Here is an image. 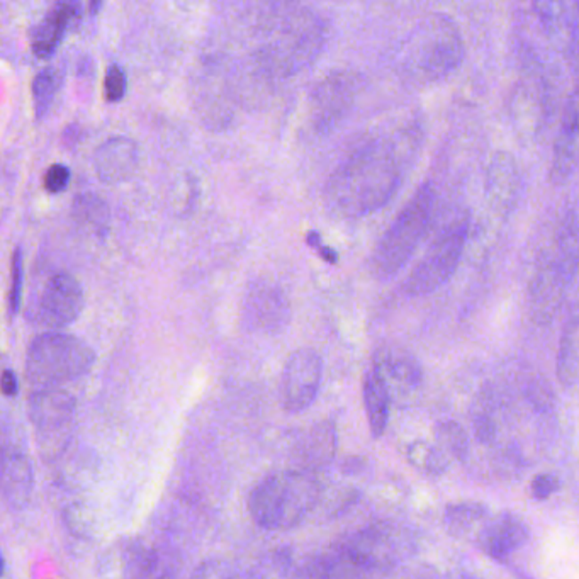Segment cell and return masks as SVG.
<instances>
[{
    "label": "cell",
    "instance_id": "obj_1",
    "mask_svg": "<svg viewBox=\"0 0 579 579\" xmlns=\"http://www.w3.org/2000/svg\"><path fill=\"white\" fill-rule=\"evenodd\" d=\"M326 20L299 4H269L254 12L245 54L233 77L241 92L267 91L277 80L306 70L323 52Z\"/></svg>",
    "mask_w": 579,
    "mask_h": 579
},
{
    "label": "cell",
    "instance_id": "obj_2",
    "mask_svg": "<svg viewBox=\"0 0 579 579\" xmlns=\"http://www.w3.org/2000/svg\"><path fill=\"white\" fill-rule=\"evenodd\" d=\"M406 142L374 138L354 150L326 181L323 202L335 219H357L382 209L398 192Z\"/></svg>",
    "mask_w": 579,
    "mask_h": 579
},
{
    "label": "cell",
    "instance_id": "obj_3",
    "mask_svg": "<svg viewBox=\"0 0 579 579\" xmlns=\"http://www.w3.org/2000/svg\"><path fill=\"white\" fill-rule=\"evenodd\" d=\"M466 56L459 24L451 16L432 12L420 19L399 43L395 65L413 86H432L453 75Z\"/></svg>",
    "mask_w": 579,
    "mask_h": 579
},
{
    "label": "cell",
    "instance_id": "obj_4",
    "mask_svg": "<svg viewBox=\"0 0 579 579\" xmlns=\"http://www.w3.org/2000/svg\"><path fill=\"white\" fill-rule=\"evenodd\" d=\"M322 486L314 472L281 471L258 483L249 496V513L265 530H290L316 508Z\"/></svg>",
    "mask_w": 579,
    "mask_h": 579
},
{
    "label": "cell",
    "instance_id": "obj_5",
    "mask_svg": "<svg viewBox=\"0 0 579 579\" xmlns=\"http://www.w3.org/2000/svg\"><path fill=\"white\" fill-rule=\"evenodd\" d=\"M436 206L432 182H423L386 230L371 257V272L378 281H389L403 271L427 235Z\"/></svg>",
    "mask_w": 579,
    "mask_h": 579
},
{
    "label": "cell",
    "instance_id": "obj_6",
    "mask_svg": "<svg viewBox=\"0 0 579 579\" xmlns=\"http://www.w3.org/2000/svg\"><path fill=\"white\" fill-rule=\"evenodd\" d=\"M95 354L80 338L48 331L37 337L28 348L26 378L37 389L60 387L91 371Z\"/></svg>",
    "mask_w": 579,
    "mask_h": 579
},
{
    "label": "cell",
    "instance_id": "obj_7",
    "mask_svg": "<svg viewBox=\"0 0 579 579\" xmlns=\"http://www.w3.org/2000/svg\"><path fill=\"white\" fill-rule=\"evenodd\" d=\"M469 238V221L461 217L453 221L421 257L403 282L406 296L421 298L440 290L457 271Z\"/></svg>",
    "mask_w": 579,
    "mask_h": 579
},
{
    "label": "cell",
    "instance_id": "obj_8",
    "mask_svg": "<svg viewBox=\"0 0 579 579\" xmlns=\"http://www.w3.org/2000/svg\"><path fill=\"white\" fill-rule=\"evenodd\" d=\"M359 82L350 72L328 73L309 94V126L316 135H326L338 126L354 108Z\"/></svg>",
    "mask_w": 579,
    "mask_h": 579
},
{
    "label": "cell",
    "instance_id": "obj_9",
    "mask_svg": "<svg viewBox=\"0 0 579 579\" xmlns=\"http://www.w3.org/2000/svg\"><path fill=\"white\" fill-rule=\"evenodd\" d=\"M576 272L567 267L554 250L539 258V267L530 282L528 306L535 323H550L562 306L567 290L575 284Z\"/></svg>",
    "mask_w": 579,
    "mask_h": 579
},
{
    "label": "cell",
    "instance_id": "obj_10",
    "mask_svg": "<svg viewBox=\"0 0 579 579\" xmlns=\"http://www.w3.org/2000/svg\"><path fill=\"white\" fill-rule=\"evenodd\" d=\"M323 379L322 355L309 347L298 348L284 363L281 395L282 404L290 413L308 410L320 393Z\"/></svg>",
    "mask_w": 579,
    "mask_h": 579
},
{
    "label": "cell",
    "instance_id": "obj_11",
    "mask_svg": "<svg viewBox=\"0 0 579 579\" xmlns=\"http://www.w3.org/2000/svg\"><path fill=\"white\" fill-rule=\"evenodd\" d=\"M290 301L286 290L272 281H257L243 299L241 320L250 331L277 335L290 322Z\"/></svg>",
    "mask_w": 579,
    "mask_h": 579
},
{
    "label": "cell",
    "instance_id": "obj_12",
    "mask_svg": "<svg viewBox=\"0 0 579 579\" xmlns=\"http://www.w3.org/2000/svg\"><path fill=\"white\" fill-rule=\"evenodd\" d=\"M84 309L80 282L67 272H56L43 286L33 309V322L46 328H63L73 323Z\"/></svg>",
    "mask_w": 579,
    "mask_h": 579
},
{
    "label": "cell",
    "instance_id": "obj_13",
    "mask_svg": "<svg viewBox=\"0 0 579 579\" xmlns=\"http://www.w3.org/2000/svg\"><path fill=\"white\" fill-rule=\"evenodd\" d=\"M337 550L380 575H386L396 564L399 556L398 541L389 528L376 526L352 534Z\"/></svg>",
    "mask_w": 579,
    "mask_h": 579
},
{
    "label": "cell",
    "instance_id": "obj_14",
    "mask_svg": "<svg viewBox=\"0 0 579 579\" xmlns=\"http://www.w3.org/2000/svg\"><path fill=\"white\" fill-rule=\"evenodd\" d=\"M578 163V94L567 97L562 109L561 123L554 142V155L549 170V182L556 187L566 185L576 172Z\"/></svg>",
    "mask_w": 579,
    "mask_h": 579
},
{
    "label": "cell",
    "instance_id": "obj_15",
    "mask_svg": "<svg viewBox=\"0 0 579 579\" xmlns=\"http://www.w3.org/2000/svg\"><path fill=\"white\" fill-rule=\"evenodd\" d=\"M486 200L494 213L508 216L522 194V175L518 163L508 151H496L486 170Z\"/></svg>",
    "mask_w": 579,
    "mask_h": 579
},
{
    "label": "cell",
    "instance_id": "obj_16",
    "mask_svg": "<svg viewBox=\"0 0 579 579\" xmlns=\"http://www.w3.org/2000/svg\"><path fill=\"white\" fill-rule=\"evenodd\" d=\"M528 539V526L524 520L511 513L489 515L485 524L477 530L474 543L493 559H507L520 549Z\"/></svg>",
    "mask_w": 579,
    "mask_h": 579
},
{
    "label": "cell",
    "instance_id": "obj_17",
    "mask_svg": "<svg viewBox=\"0 0 579 579\" xmlns=\"http://www.w3.org/2000/svg\"><path fill=\"white\" fill-rule=\"evenodd\" d=\"M140 162L138 146L126 136L109 138L94 155L95 174L104 183H123L129 181Z\"/></svg>",
    "mask_w": 579,
    "mask_h": 579
},
{
    "label": "cell",
    "instance_id": "obj_18",
    "mask_svg": "<svg viewBox=\"0 0 579 579\" xmlns=\"http://www.w3.org/2000/svg\"><path fill=\"white\" fill-rule=\"evenodd\" d=\"M35 488V474L29 459L19 451L9 449L0 455V493L11 510L28 507Z\"/></svg>",
    "mask_w": 579,
    "mask_h": 579
},
{
    "label": "cell",
    "instance_id": "obj_19",
    "mask_svg": "<svg viewBox=\"0 0 579 579\" xmlns=\"http://www.w3.org/2000/svg\"><path fill=\"white\" fill-rule=\"evenodd\" d=\"M75 415V399L61 387L37 389L29 399V418L39 432H60L70 425Z\"/></svg>",
    "mask_w": 579,
    "mask_h": 579
},
{
    "label": "cell",
    "instance_id": "obj_20",
    "mask_svg": "<svg viewBox=\"0 0 579 579\" xmlns=\"http://www.w3.org/2000/svg\"><path fill=\"white\" fill-rule=\"evenodd\" d=\"M82 5L77 2L54 4L33 33V52L37 58H50L61 45L73 22L80 18Z\"/></svg>",
    "mask_w": 579,
    "mask_h": 579
},
{
    "label": "cell",
    "instance_id": "obj_21",
    "mask_svg": "<svg viewBox=\"0 0 579 579\" xmlns=\"http://www.w3.org/2000/svg\"><path fill=\"white\" fill-rule=\"evenodd\" d=\"M550 87L542 72H535L517 87L513 101L515 121L520 123L526 131H537L549 109Z\"/></svg>",
    "mask_w": 579,
    "mask_h": 579
},
{
    "label": "cell",
    "instance_id": "obj_22",
    "mask_svg": "<svg viewBox=\"0 0 579 579\" xmlns=\"http://www.w3.org/2000/svg\"><path fill=\"white\" fill-rule=\"evenodd\" d=\"M363 408L369 421V428L374 438H379L387 428L391 412V389L380 372L379 365L374 363L363 378Z\"/></svg>",
    "mask_w": 579,
    "mask_h": 579
},
{
    "label": "cell",
    "instance_id": "obj_23",
    "mask_svg": "<svg viewBox=\"0 0 579 579\" xmlns=\"http://www.w3.org/2000/svg\"><path fill=\"white\" fill-rule=\"evenodd\" d=\"M556 374L566 389H573L578 384V314L575 306L562 326Z\"/></svg>",
    "mask_w": 579,
    "mask_h": 579
},
{
    "label": "cell",
    "instance_id": "obj_24",
    "mask_svg": "<svg viewBox=\"0 0 579 579\" xmlns=\"http://www.w3.org/2000/svg\"><path fill=\"white\" fill-rule=\"evenodd\" d=\"M386 382H396L408 389H417L421 384V367L417 359L406 350H387L376 361Z\"/></svg>",
    "mask_w": 579,
    "mask_h": 579
},
{
    "label": "cell",
    "instance_id": "obj_25",
    "mask_svg": "<svg viewBox=\"0 0 579 579\" xmlns=\"http://www.w3.org/2000/svg\"><path fill=\"white\" fill-rule=\"evenodd\" d=\"M337 453V430L331 423H322L309 432L305 444V461L306 469L303 471L314 472L316 468L328 464Z\"/></svg>",
    "mask_w": 579,
    "mask_h": 579
},
{
    "label": "cell",
    "instance_id": "obj_26",
    "mask_svg": "<svg viewBox=\"0 0 579 579\" xmlns=\"http://www.w3.org/2000/svg\"><path fill=\"white\" fill-rule=\"evenodd\" d=\"M486 507L477 503H457L445 510V524L455 537H476L477 530L488 518Z\"/></svg>",
    "mask_w": 579,
    "mask_h": 579
},
{
    "label": "cell",
    "instance_id": "obj_27",
    "mask_svg": "<svg viewBox=\"0 0 579 579\" xmlns=\"http://www.w3.org/2000/svg\"><path fill=\"white\" fill-rule=\"evenodd\" d=\"M75 219L97 235L108 233L110 213L108 204L94 194H82L73 202Z\"/></svg>",
    "mask_w": 579,
    "mask_h": 579
},
{
    "label": "cell",
    "instance_id": "obj_28",
    "mask_svg": "<svg viewBox=\"0 0 579 579\" xmlns=\"http://www.w3.org/2000/svg\"><path fill=\"white\" fill-rule=\"evenodd\" d=\"M408 462L418 469L425 472L428 476H442L444 472L449 469L451 461L445 457L435 444L425 442V440H417L408 447Z\"/></svg>",
    "mask_w": 579,
    "mask_h": 579
},
{
    "label": "cell",
    "instance_id": "obj_29",
    "mask_svg": "<svg viewBox=\"0 0 579 579\" xmlns=\"http://www.w3.org/2000/svg\"><path fill=\"white\" fill-rule=\"evenodd\" d=\"M436 447L445 453L449 461L453 459H464L469 451L468 434L464 428L453 421H444L435 430Z\"/></svg>",
    "mask_w": 579,
    "mask_h": 579
},
{
    "label": "cell",
    "instance_id": "obj_30",
    "mask_svg": "<svg viewBox=\"0 0 579 579\" xmlns=\"http://www.w3.org/2000/svg\"><path fill=\"white\" fill-rule=\"evenodd\" d=\"M326 579H379L384 576L378 571H372L359 564L338 550L325 558Z\"/></svg>",
    "mask_w": 579,
    "mask_h": 579
},
{
    "label": "cell",
    "instance_id": "obj_31",
    "mask_svg": "<svg viewBox=\"0 0 579 579\" xmlns=\"http://www.w3.org/2000/svg\"><path fill=\"white\" fill-rule=\"evenodd\" d=\"M60 73L54 70L53 67H48L37 73L33 80V102L37 118L46 116V112L53 104L54 95L60 89Z\"/></svg>",
    "mask_w": 579,
    "mask_h": 579
},
{
    "label": "cell",
    "instance_id": "obj_32",
    "mask_svg": "<svg viewBox=\"0 0 579 579\" xmlns=\"http://www.w3.org/2000/svg\"><path fill=\"white\" fill-rule=\"evenodd\" d=\"M126 73L119 65L109 67L104 80V92L109 102H119L126 95Z\"/></svg>",
    "mask_w": 579,
    "mask_h": 579
},
{
    "label": "cell",
    "instance_id": "obj_33",
    "mask_svg": "<svg viewBox=\"0 0 579 579\" xmlns=\"http://www.w3.org/2000/svg\"><path fill=\"white\" fill-rule=\"evenodd\" d=\"M20 294H22V252L18 249L12 257L11 290H9V311L12 314H16L20 308Z\"/></svg>",
    "mask_w": 579,
    "mask_h": 579
},
{
    "label": "cell",
    "instance_id": "obj_34",
    "mask_svg": "<svg viewBox=\"0 0 579 579\" xmlns=\"http://www.w3.org/2000/svg\"><path fill=\"white\" fill-rule=\"evenodd\" d=\"M70 183V170L61 163L52 165L45 174V189L52 194L63 192Z\"/></svg>",
    "mask_w": 579,
    "mask_h": 579
},
{
    "label": "cell",
    "instance_id": "obj_35",
    "mask_svg": "<svg viewBox=\"0 0 579 579\" xmlns=\"http://www.w3.org/2000/svg\"><path fill=\"white\" fill-rule=\"evenodd\" d=\"M530 489H532V494L535 500H547L559 489V479H558V476L549 474V472L539 474L534 477Z\"/></svg>",
    "mask_w": 579,
    "mask_h": 579
},
{
    "label": "cell",
    "instance_id": "obj_36",
    "mask_svg": "<svg viewBox=\"0 0 579 579\" xmlns=\"http://www.w3.org/2000/svg\"><path fill=\"white\" fill-rule=\"evenodd\" d=\"M230 573L224 564L217 561L202 562L191 579H228Z\"/></svg>",
    "mask_w": 579,
    "mask_h": 579
},
{
    "label": "cell",
    "instance_id": "obj_37",
    "mask_svg": "<svg viewBox=\"0 0 579 579\" xmlns=\"http://www.w3.org/2000/svg\"><path fill=\"white\" fill-rule=\"evenodd\" d=\"M292 579H326L325 558L313 559L299 569H294Z\"/></svg>",
    "mask_w": 579,
    "mask_h": 579
},
{
    "label": "cell",
    "instance_id": "obj_38",
    "mask_svg": "<svg viewBox=\"0 0 579 579\" xmlns=\"http://www.w3.org/2000/svg\"><path fill=\"white\" fill-rule=\"evenodd\" d=\"M69 526L72 528L75 534H89L91 530V518L87 517V510L82 505L69 508V520H67Z\"/></svg>",
    "mask_w": 579,
    "mask_h": 579
},
{
    "label": "cell",
    "instance_id": "obj_39",
    "mask_svg": "<svg viewBox=\"0 0 579 579\" xmlns=\"http://www.w3.org/2000/svg\"><path fill=\"white\" fill-rule=\"evenodd\" d=\"M306 243H308L311 249H314L318 254L322 255V258L326 260V262H330V264H337L338 262V254L333 249H330L328 245H325L323 243V238L318 235L316 232L308 233V236H306Z\"/></svg>",
    "mask_w": 579,
    "mask_h": 579
},
{
    "label": "cell",
    "instance_id": "obj_40",
    "mask_svg": "<svg viewBox=\"0 0 579 579\" xmlns=\"http://www.w3.org/2000/svg\"><path fill=\"white\" fill-rule=\"evenodd\" d=\"M474 432L483 444H491L494 438V425L488 417H479L474 423Z\"/></svg>",
    "mask_w": 579,
    "mask_h": 579
},
{
    "label": "cell",
    "instance_id": "obj_41",
    "mask_svg": "<svg viewBox=\"0 0 579 579\" xmlns=\"http://www.w3.org/2000/svg\"><path fill=\"white\" fill-rule=\"evenodd\" d=\"M0 391L2 395H5L7 398H12L19 393V380L18 376L12 371H4L0 376Z\"/></svg>",
    "mask_w": 579,
    "mask_h": 579
},
{
    "label": "cell",
    "instance_id": "obj_42",
    "mask_svg": "<svg viewBox=\"0 0 579 579\" xmlns=\"http://www.w3.org/2000/svg\"><path fill=\"white\" fill-rule=\"evenodd\" d=\"M228 579H257V576H255L254 569H250V571L233 573V575H230Z\"/></svg>",
    "mask_w": 579,
    "mask_h": 579
},
{
    "label": "cell",
    "instance_id": "obj_43",
    "mask_svg": "<svg viewBox=\"0 0 579 579\" xmlns=\"http://www.w3.org/2000/svg\"><path fill=\"white\" fill-rule=\"evenodd\" d=\"M4 575V559H2V554H0V576Z\"/></svg>",
    "mask_w": 579,
    "mask_h": 579
}]
</instances>
